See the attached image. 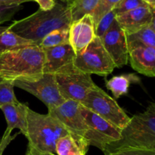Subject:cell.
<instances>
[{
	"mask_svg": "<svg viewBox=\"0 0 155 155\" xmlns=\"http://www.w3.org/2000/svg\"><path fill=\"white\" fill-rule=\"evenodd\" d=\"M61 1H62L63 2H65V5H69L74 0H61Z\"/></svg>",
	"mask_w": 155,
	"mask_h": 155,
	"instance_id": "cell-34",
	"label": "cell"
},
{
	"mask_svg": "<svg viewBox=\"0 0 155 155\" xmlns=\"http://www.w3.org/2000/svg\"><path fill=\"white\" fill-rule=\"evenodd\" d=\"M101 40L117 68H121L128 64L129 48L127 36L116 20L103 35Z\"/></svg>",
	"mask_w": 155,
	"mask_h": 155,
	"instance_id": "cell-11",
	"label": "cell"
},
{
	"mask_svg": "<svg viewBox=\"0 0 155 155\" xmlns=\"http://www.w3.org/2000/svg\"><path fill=\"white\" fill-rule=\"evenodd\" d=\"M80 104L121 130L130 120L116 100L96 85Z\"/></svg>",
	"mask_w": 155,
	"mask_h": 155,
	"instance_id": "cell-7",
	"label": "cell"
},
{
	"mask_svg": "<svg viewBox=\"0 0 155 155\" xmlns=\"http://www.w3.org/2000/svg\"><path fill=\"white\" fill-rule=\"evenodd\" d=\"M44 51L28 45L0 54V78L6 81L34 80L44 74Z\"/></svg>",
	"mask_w": 155,
	"mask_h": 155,
	"instance_id": "cell-2",
	"label": "cell"
},
{
	"mask_svg": "<svg viewBox=\"0 0 155 155\" xmlns=\"http://www.w3.org/2000/svg\"><path fill=\"white\" fill-rule=\"evenodd\" d=\"M120 0H100L97 8L92 14L95 27L105 14L111 11Z\"/></svg>",
	"mask_w": 155,
	"mask_h": 155,
	"instance_id": "cell-25",
	"label": "cell"
},
{
	"mask_svg": "<svg viewBox=\"0 0 155 155\" xmlns=\"http://www.w3.org/2000/svg\"><path fill=\"white\" fill-rule=\"evenodd\" d=\"M115 20L126 35L131 34L155 21L154 9L150 6L138 8L116 15Z\"/></svg>",
	"mask_w": 155,
	"mask_h": 155,
	"instance_id": "cell-13",
	"label": "cell"
},
{
	"mask_svg": "<svg viewBox=\"0 0 155 155\" xmlns=\"http://www.w3.org/2000/svg\"><path fill=\"white\" fill-rule=\"evenodd\" d=\"M77 155H84V154H82V153H80V154H77Z\"/></svg>",
	"mask_w": 155,
	"mask_h": 155,
	"instance_id": "cell-36",
	"label": "cell"
},
{
	"mask_svg": "<svg viewBox=\"0 0 155 155\" xmlns=\"http://www.w3.org/2000/svg\"><path fill=\"white\" fill-rule=\"evenodd\" d=\"M100 0H74L68 6L71 22L77 21L86 15H91L97 8Z\"/></svg>",
	"mask_w": 155,
	"mask_h": 155,
	"instance_id": "cell-20",
	"label": "cell"
},
{
	"mask_svg": "<svg viewBox=\"0 0 155 155\" xmlns=\"http://www.w3.org/2000/svg\"><path fill=\"white\" fill-rule=\"evenodd\" d=\"M124 148L155 150V104L151 102L143 113L130 118L121 130L119 140L106 146L104 154Z\"/></svg>",
	"mask_w": 155,
	"mask_h": 155,
	"instance_id": "cell-3",
	"label": "cell"
},
{
	"mask_svg": "<svg viewBox=\"0 0 155 155\" xmlns=\"http://www.w3.org/2000/svg\"><path fill=\"white\" fill-rule=\"evenodd\" d=\"M28 108L29 107L27 104L19 102L18 100L0 107L7 122L6 133L11 134L14 129H18L21 133L26 136Z\"/></svg>",
	"mask_w": 155,
	"mask_h": 155,
	"instance_id": "cell-16",
	"label": "cell"
},
{
	"mask_svg": "<svg viewBox=\"0 0 155 155\" xmlns=\"http://www.w3.org/2000/svg\"><path fill=\"white\" fill-rule=\"evenodd\" d=\"M16 136H14L13 137H12V136H11V134L5 133L4 136H3V137L2 138V139L0 140V155L2 154V152L4 151L5 148H6L9 142L12 141V139H13V138L15 137Z\"/></svg>",
	"mask_w": 155,
	"mask_h": 155,
	"instance_id": "cell-30",
	"label": "cell"
},
{
	"mask_svg": "<svg viewBox=\"0 0 155 155\" xmlns=\"http://www.w3.org/2000/svg\"><path fill=\"white\" fill-rule=\"evenodd\" d=\"M143 1L149 5L152 8L155 9V0H143Z\"/></svg>",
	"mask_w": 155,
	"mask_h": 155,
	"instance_id": "cell-33",
	"label": "cell"
},
{
	"mask_svg": "<svg viewBox=\"0 0 155 155\" xmlns=\"http://www.w3.org/2000/svg\"><path fill=\"white\" fill-rule=\"evenodd\" d=\"M95 27L91 15L71 22L69 27V43L75 53L87 46L95 37Z\"/></svg>",
	"mask_w": 155,
	"mask_h": 155,
	"instance_id": "cell-12",
	"label": "cell"
},
{
	"mask_svg": "<svg viewBox=\"0 0 155 155\" xmlns=\"http://www.w3.org/2000/svg\"><path fill=\"white\" fill-rule=\"evenodd\" d=\"M148 6L150 5L145 2L143 0H120L112 10L114 11L115 15H117L134 10L138 8L148 7Z\"/></svg>",
	"mask_w": 155,
	"mask_h": 155,
	"instance_id": "cell-24",
	"label": "cell"
},
{
	"mask_svg": "<svg viewBox=\"0 0 155 155\" xmlns=\"http://www.w3.org/2000/svg\"><path fill=\"white\" fill-rule=\"evenodd\" d=\"M26 155H54L52 154H48V153H40L38 151H35V150L32 149V148H28L27 147V151Z\"/></svg>",
	"mask_w": 155,
	"mask_h": 155,
	"instance_id": "cell-32",
	"label": "cell"
},
{
	"mask_svg": "<svg viewBox=\"0 0 155 155\" xmlns=\"http://www.w3.org/2000/svg\"><path fill=\"white\" fill-rule=\"evenodd\" d=\"M32 45L36 44L17 35L9 27L0 25V54Z\"/></svg>",
	"mask_w": 155,
	"mask_h": 155,
	"instance_id": "cell-18",
	"label": "cell"
},
{
	"mask_svg": "<svg viewBox=\"0 0 155 155\" xmlns=\"http://www.w3.org/2000/svg\"><path fill=\"white\" fill-rule=\"evenodd\" d=\"M126 36L129 50L141 45L155 47V21L141 30Z\"/></svg>",
	"mask_w": 155,
	"mask_h": 155,
	"instance_id": "cell-19",
	"label": "cell"
},
{
	"mask_svg": "<svg viewBox=\"0 0 155 155\" xmlns=\"http://www.w3.org/2000/svg\"></svg>",
	"mask_w": 155,
	"mask_h": 155,
	"instance_id": "cell-37",
	"label": "cell"
},
{
	"mask_svg": "<svg viewBox=\"0 0 155 155\" xmlns=\"http://www.w3.org/2000/svg\"><path fill=\"white\" fill-rule=\"evenodd\" d=\"M68 43H69V29H59L46 35L38 45L45 50Z\"/></svg>",
	"mask_w": 155,
	"mask_h": 155,
	"instance_id": "cell-21",
	"label": "cell"
},
{
	"mask_svg": "<svg viewBox=\"0 0 155 155\" xmlns=\"http://www.w3.org/2000/svg\"><path fill=\"white\" fill-rule=\"evenodd\" d=\"M23 8L21 5H0V25L6 21H11L19 11Z\"/></svg>",
	"mask_w": 155,
	"mask_h": 155,
	"instance_id": "cell-27",
	"label": "cell"
},
{
	"mask_svg": "<svg viewBox=\"0 0 155 155\" xmlns=\"http://www.w3.org/2000/svg\"><path fill=\"white\" fill-rule=\"evenodd\" d=\"M128 61L136 72L146 77H155V47L141 45L130 48Z\"/></svg>",
	"mask_w": 155,
	"mask_h": 155,
	"instance_id": "cell-15",
	"label": "cell"
},
{
	"mask_svg": "<svg viewBox=\"0 0 155 155\" xmlns=\"http://www.w3.org/2000/svg\"><path fill=\"white\" fill-rule=\"evenodd\" d=\"M54 76L59 92L65 101L81 103L95 86L91 75L79 71L74 64L61 68Z\"/></svg>",
	"mask_w": 155,
	"mask_h": 155,
	"instance_id": "cell-8",
	"label": "cell"
},
{
	"mask_svg": "<svg viewBox=\"0 0 155 155\" xmlns=\"http://www.w3.org/2000/svg\"><path fill=\"white\" fill-rule=\"evenodd\" d=\"M48 114L62 124L74 139L82 154L86 155L89 147L85 140L88 127L82 114L81 104L78 101L66 100L61 105L48 110Z\"/></svg>",
	"mask_w": 155,
	"mask_h": 155,
	"instance_id": "cell-5",
	"label": "cell"
},
{
	"mask_svg": "<svg viewBox=\"0 0 155 155\" xmlns=\"http://www.w3.org/2000/svg\"><path fill=\"white\" fill-rule=\"evenodd\" d=\"M71 24L68 6L56 2L51 10L39 9L27 18L14 21L8 27L17 35L38 45L48 33L59 29H69Z\"/></svg>",
	"mask_w": 155,
	"mask_h": 155,
	"instance_id": "cell-1",
	"label": "cell"
},
{
	"mask_svg": "<svg viewBox=\"0 0 155 155\" xmlns=\"http://www.w3.org/2000/svg\"><path fill=\"white\" fill-rule=\"evenodd\" d=\"M14 88L15 86L12 81L3 80L0 82V107L18 100L14 92Z\"/></svg>",
	"mask_w": 155,
	"mask_h": 155,
	"instance_id": "cell-23",
	"label": "cell"
},
{
	"mask_svg": "<svg viewBox=\"0 0 155 155\" xmlns=\"http://www.w3.org/2000/svg\"><path fill=\"white\" fill-rule=\"evenodd\" d=\"M107 155H155V150L144 149V148H124Z\"/></svg>",
	"mask_w": 155,
	"mask_h": 155,
	"instance_id": "cell-28",
	"label": "cell"
},
{
	"mask_svg": "<svg viewBox=\"0 0 155 155\" xmlns=\"http://www.w3.org/2000/svg\"><path fill=\"white\" fill-rule=\"evenodd\" d=\"M81 111L88 127L85 140L89 146H95L104 151L106 146L119 140L121 130L82 104Z\"/></svg>",
	"mask_w": 155,
	"mask_h": 155,
	"instance_id": "cell-9",
	"label": "cell"
},
{
	"mask_svg": "<svg viewBox=\"0 0 155 155\" xmlns=\"http://www.w3.org/2000/svg\"><path fill=\"white\" fill-rule=\"evenodd\" d=\"M131 83L140 84L141 80L135 74H126L114 76L106 81V88L113 94L114 99L120 98L128 93L129 87Z\"/></svg>",
	"mask_w": 155,
	"mask_h": 155,
	"instance_id": "cell-17",
	"label": "cell"
},
{
	"mask_svg": "<svg viewBox=\"0 0 155 155\" xmlns=\"http://www.w3.org/2000/svg\"><path fill=\"white\" fill-rule=\"evenodd\" d=\"M38 3L39 5V9L42 11L51 10L56 4L55 0H33Z\"/></svg>",
	"mask_w": 155,
	"mask_h": 155,
	"instance_id": "cell-29",
	"label": "cell"
},
{
	"mask_svg": "<svg viewBox=\"0 0 155 155\" xmlns=\"http://www.w3.org/2000/svg\"><path fill=\"white\" fill-rule=\"evenodd\" d=\"M56 155H77L81 153L78 145L70 135L61 137L55 145Z\"/></svg>",
	"mask_w": 155,
	"mask_h": 155,
	"instance_id": "cell-22",
	"label": "cell"
},
{
	"mask_svg": "<svg viewBox=\"0 0 155 155\" xmlns=\"http://www.w3.org/2000/svg\"><path fill=\"white\" fill-rule=\"evenodd\" d=\"M33 0H0V5H21V4L28 2H32Z\"/></svg>",
	"mask_w": 155,
	"mask_h": 155,
	"instance_id": "cell-31",
	"label": "cell"
},
{
	"mask_svg": "<svg viewBox=\"0 0 155 155\" xmlns=\"http://www.w3.org/2000/svg\"><path fill=\"white\" fill-rule=\"evenodd\" d=\"M27 137L28 148L40 153L56 155L55 145L62 136L69 135L58 120L49 114H42L27 110Z\"/></svg>",
	"mask_w": 155,
	"mask_h": 155,
	"instance_id": "cell-4",
	"label": "cell"
},
{
	"mask_svg": "<svg viewBox=\"0 0 155 155\" xmlns=\"http://www.w3.org/2000/svg\"><path fill=\"white\" fill-rule=\"evenodd\" d=\"M45 54L44 74H54L64 67L74 64L76 53L70 43L43 50Z\"/></svg>",
	"mask_w": 155,
	"mask_h": 155,
	"instance_id": "cell-14",
	"label": "cell"
},
{
	"mask_svg": "<svg viewBox=\"0 0 155 155\" xmlns=\"http://www.w3.org/2000/svg\"><path fill=\"white\" fill-rule=\"evenodd\" d=\"M2 81H3V80L2 78H0V82H2Z\"/></svg>",
	"mask_w": 155,
	"mask_h": 155,
	"instance_id": "cell-35",
	"label": "cell"
},
{
	"mask_svg": "<svg viewBox=\"0 0 155 155\" xmlns=\"http://www.w3.org/2000/svg\"><path fill=\"white\" fill-rule=\"evenodd\" d=\"M74 65L85 74L101 77H107L116 68L101 39L97 36L87 46L76 53Z\"/></svg>",
	"mask_w": 155,
	"mask_h": 155,
	"instance_id": "cell-6",
	"label": "cell"
},
{
	"mask_svg": "<svg viewBox=\"0 0 155 155\" xmlns=\"http://www.w3.org/2000/svg\"><path fill=\"white\" fill-rule=\"evenodd\" d=\"M15 87L20 88L40 100L48 110L54 108L65 101L59 92L54 74H43L34 80H15Z\"/></svg>",
	"mask_w": 155,
	"mask_h": 155,
	"instance_id": "cell-10",
	"label": "cell"
},
{
	"mask_svg": "<svg viewBox=\"0 0 155 155\" xmlns=\"http://www.w3.org/2000/svg\"><path fill=\"white\" fill-rule=\"evenodd\" d=\"M115 16H116V15L114 12V11L111 10L107 12V14H105L100 19V21H98L96 27H95V36L97 37L100 38V39L102 37L103 35L107 32V30L111 26L112 23L115 20Z\"/></svg>",
	"mask_w": 155,
	"mask_h": 155,
	"instance_id": "cell-26",
	"label": "cell"
}]
</instances>
